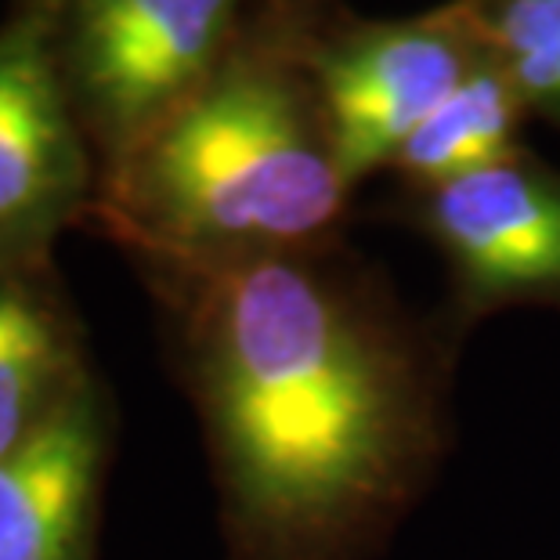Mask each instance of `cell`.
Returning <instances> with one entry per match:
<instances>
[{
    "instance_id": "cell-1",
    "label": "cell",
    "mask_w": 560,
    "mask_h": 560,
    "mask_svg": "<svg viewBox=\"0 0 560 560\" xmlns=\"http://www.w3.org/2000/svg\"><path fill=\"white\" fill-rule=\"evenodd\" d=\"M145 271L177 322L229 560H362L445 445L416 332L329 246Z\"/></svg>"
},
{
    "instance_id": "cell-2",
    "label": "cell",
    "mask_w": 560,
    "mask_h": 560,
    "mask_svg": "<svg viewBox=\"0 0 560 560\" xmlns=\"http://www.w3.org/2000/svg\"><path fill=\"white\" fill-rule=\"evenodd\" d=\"M348 196L285 4L102 174L88 213L141 268L221 265L329 246Z\"/></svg>"
},
{
    "instance_id": "cell-3",
    "label": "cell",
    "mask_w": 560,
    "mask_h": 560,
    "mask_svg": "<svg viewBox=\"0 0 560 560\" xmlns=\"http://www.w3.org/2000/svg\"><path fill=\"white\" fill-rule=\"evenodd\" d=\"M246 0H58V62L105 171L192 98L243 37Z\"/></svg>"
},
{
    "instance_id": "cell-4",
    "label": "cell",
    "mask_w": 560,
    "mask_h": 560,
    "mask_svg": "<svg viewBox=\"0 0 560 560\" xmlns=\"http://www.w3.org/2000/svg\"><path fill=\"white\" fill-rule=\"evenodd\" d=\"M296 4V47L326 116L348 185L384 171L485 55L459 0L405 19H307Z\"/></svg>"
},
{
    "instance_id": "cell-5",
    "label": "cell",
    "mask_w": 560,
    "mask_h": 560,
    "mask_svg": "<svg viewBox=\"0 0 560 560\" xmlns=\"http://www.w3.org/2000/svg\"><path fill=\"white\" fill-rule=\"evenodd\" d=\"M94 202L88 135L58 62V0L0 26V271H44L55 235Z\"/></svg>"
},
{
    "instance_id": "cell-6",
    "label": "cell",
    "mask_w": 560,
    "mask_h": 560,
    "mask_svg": "<svg viewBox=\"0 0 560 560\" xmlns=\"http://www.w3.org/2000/svg\"><path fill=\"white\" fill-rule=\"evenodd\" d=\"M409 218L445 257L463 315L560 307V171L528 149L459 182L409 192Z\"/></svg>"
},
{
    "instance_id": "cell-7",
    "label": "cell",
    "mask_w": 560,
    "mask_h": 560,
    "mask_svg": "<svg viewBox=\"0 0 560 560\" xmlns=\"http://www.w3.org/2000/svg\"><path fill=\"white\" fill-rule=\"evenodd\" d=\"M105 463L94 380L44 431L0 459V560H91Z\"/></svg>"
},
{
    "instance_id": "cell-8",
    "label": "cell",
    "mask_w": 560,
    "mask_h": 560,
    "mask_svg": "<svg viewBox=\"0 0 560 560\" xmlns=\"http://www.w3.org/2000/svg\"><path fill=\"white\" fill-rule=\"evenodd\" d=\"M88 384L77 329L40 271H0V459L26 448Z\"/></svg>"
},
{
    "instance_id": "cell-9",
    "label": "cell",
    "mask_w": 560,
    "mask_h": 560,
    "mask_svg": "<svg viewBox=\"0 0 560 560\" xmlns=\"http://www.w3.org/2000/svg\"><path fill=\"white\" fill-rule=\"evenodd\" d=\"M524 116L532 113L521 102L514 80L485 47L470 73L448 91V98L405 138L387 171H395L409 192L459 182L517 156L524 149Z\"/></svg>"
},
{
    "instance_id": "cell-10",
    "label": "cell",
    "mask_w": 560,
    "mask_h": 560,
    "mask_svg": "<svg viewBox=\"0 0 560 560\" xmlns=\"http://www.w3.org/2000/svg\"><path fill=\"white\" fill-rule=\"evenodd\" d=\"M532 116L560 127V0H459Z\"/></svg>"
}]
</instances>
